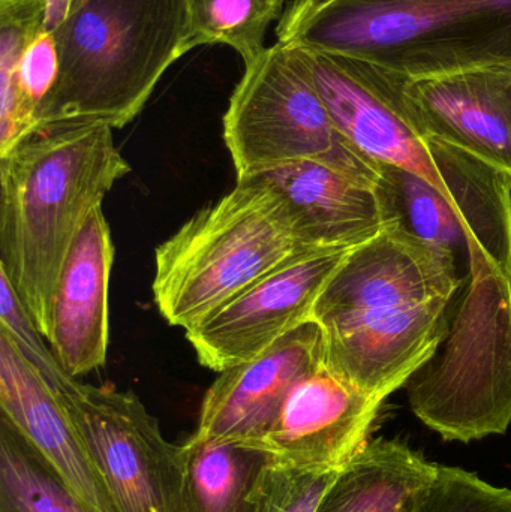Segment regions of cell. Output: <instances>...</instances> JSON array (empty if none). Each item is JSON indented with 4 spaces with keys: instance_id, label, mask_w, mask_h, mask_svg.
I'll list each match as a JSON object with an SVG mask.
<instances>
[{
    "instance_id": "obj_1",
    "label": "cell",
    "mask_w": 511,
    "mask_h": 512,
    "mask_svg": "<svg viewBox=\"0 0 511 512\" xmlns=\"http://www.w3.org/2000/svg\"><path fill=\"white\" fill-rule=\"evenodd\" d=\"M129 171L107 125L41 132L0 158V271L47 340L69 252Z\"/></svg>"
},
{
    "instance_id": "obj_2",
    "label": "cell",
    "mask_w": 511,
    "mask_h": 512,
    "mask_svg": "<svg viewBox=\"0 0 511 512\" xmlns=\"http://www.w3.org/2000/svg\"><path fill=\"white\" fill-rule=\"evenodd\" d=\"M186 0H75L54 30L59 77L36 134L71 126L125 128L182 59Z\"/></svg>"
},
{
    "instance_id": "obj_3",
    "label": "cell",
    "mask_w": 511,
    "mask_h": 512,
    "mask_svg": "<svg viewBox=\"0 0 511 512\" xmlns=\"http://www.w3.org/2000/svg\"><path fill=\"white\" fill-rule=\"evenodd\" d=\"M276 32L407 78L511 65V0H336Z\"/></svg>"
},
{
    "instance_id": "obj_4",
    "label": "cell",
    "mask_w": 511,
    "mask_h": 512,
    "mask_svg": "<svg viewBox=\"0 0 511 512\" xmlns=\"http://www.w3.org/2000/svg\"><path fill=\"white\" fill-rule=\"evenodd\" d=\"M312 248L284 195L260 176L195 213L155 252L152 289L162 318L183 330L255 280Z\"/></svg>"
},
{
    "instance_id": "obj_5",
    "label": "cell",
    "mask_w": 511,
    "mask_h": 512,
    "mask_svg": "<svg viewBox=\"0 0 511 512\" xmlns=\"http://www.w3.org/2000/svg\"><path fill=\"white\" fill-rule=\"evenodd\" d=\"M447 191L425 177L378 164L384 227L392 225L470 274L511 279V177L464 150L431 140Z\"/></svg>"
},
{
    "instance_id": "obj_6",
    "label": "cell",
    "mask_w": 511,
    "mask_h": 512,
    "mask_svg": "<svg viewBox=\"0 0 511 512\" xmlns=\"http://www.w3.org/2000/svg\"><path fill=\"white\" fill-rule=\"evenodd\" d=\"M224 140L237 180L314 161L377 185V162L338 131L320 93L279 42L245 66L224 116Z\"/></svg>"
},
{
    "instance_id": "obj_7",
    "label": "cell",
    "mask_w": 511,
    "mask_h": 512,
    "mask_svg": "<svg viewBox=\"0 0 511 512\" xmlns=\"http://www.w3.org/2000/svg\"><path fill=\"white\" fill-rule=\"evenodd\" d=\"M56 393L117 512H189L182 445L164 438L134 393L75 378Z\"/></svg>"
},
{
    "instance_id": "obj_8",
    "label": "cell",
    "mask_w": 511,
    "mask_h": 512,
    "mask_svg": "<svg viewBox=\"0 0 511 512\" xmlns=\"http://www.w3.org/2000/svg\"><path fill=\"white\" fill-rule=\"evenodd\" d=\"M452 304L392 291L318 313L314 321L323 328L326 364L384 402L437 355L449 334Z\"/></svg>"
},
{
    "instance_id": "obj_9",
    "label": "cell",
    "mask_w": 511,
    "mask_h": 512,
    "mask_svg": "<svg viewBox=\"0 0 511 512\" xmlns=\"http://www.w3.org/2000/svg\"><path fill=\"white\" fill-rule=\"evenodd\" d=\"M285 47L320 93L338 131L357 150L377 164L419 174L446 191L431 140L405 102L401 75L353 57Z\"/></svg>"
},
{
    "instance_id": "obj_10",
    "label": "cell",
    "mask_w": 511,
    "mask_h": 512,
    "mask_svg": "<svg viewBox=\"0 0 511 512\" xmlns=\"http://www.w3.org/2000/svg\"><path fill=\"white\" fill-rule=\"evenodd\" d=\"M351 249L297 254L185 331L198 361L213 372L248 363L314 319L318 298Z\"/></svg>"
},
{
    "instance_id": "obj_11",
    "label": "cell",
    "mask_w": 511,
    "mask_h": 512,
    "mask_svg": "<svg viewBox=\"0 0 511 512\" xmlns=\"http://www.w3.org/2000/svg\"><path fill=\"white\" fill-rule=\"evenodd\" d=\"M381 405L324 361L297 382L269 432L245 447L266 453L276 468L339 471L368 444Z\"/></svg>"
},
{
    "instance_id": "obj_12",
    "label": "cell",
    "mask_w": 511,
    "mask_h": 512,
    "mask_svg": "<svg viewBox=\"0 0 511 512\" xmlns=\"http://www.w3.org/2000/svg\"><path fill=\"white\" fill-rule=\"evenodd\" d=\"M326 361L317 321L306 322L248 363L219 373L201 403L197 435L251 445L278 418L297 382Z\"/></svg>"
},
{
    "instance_id": "obj_13",
    "label": "cell",
    "mask_w": 511,
    "mask_h": 512,
    "mask_svg": "<svg viewBox=\"0 0 511 512\" xmlns=\"http://www.w3.org/2000/svg\"><path fill=\"white\" fill-rule=\"evenodd\" d=\"M402 93L426 138L464 150L511 177V65L402 77Z\"/></svg>"
},
{
    "instance_id": "obj_14",
    "label": "cell",
    "mask_w": 511,
    "mask_h": 512,
    "mask_svg": "<svg viewBox=\"0 0 511 512\" xmlns=\"http://www.w3.org/2000/svg\"><path fill=\"white\" fill-rule=\"evenodd\" d=\"M0 406L8 421L93 512H117L59 394L0 328Z\"/></svg>"
},
{
    "instance_id": "obj_15",
    "label": "cell",
    "mask_w": 511,
    "mask_h": 512,
    "mask_svg": "<svg viewBox=\"0 0 511 512\" xmlns=\"http://www.w3.org/2000/svg\"><path fill=\"white\" fill-rule=\"evenodd\" d=\"M114 245L102 207L87 219L57 285L50 343L72 378L98 370L110 343V291Z\"/></svg>"
},
{
    "instance_id": "obj_16",
    "label": "cell",
    "mask_w": 511,
    "mask_h": 512,
    "mask_svg": "<svg viewBox=\"0 0 511 512\" xmlns=\"http://www.w3.org/2000/svg\"><path fill=\"white\" fill-rule=\"evenodd\" d=\"M257 176L284 195L312 248L354 249L383 231L377 189L350 174L302 161Z\"/></svg>"
},
{
    "instance_id": "obj_17",
    "label": "cell",
    "mask_w": 511,
    "mask_h": 512,
    "mask_svg": "<svg viewBox=\"0 0 511 512\" xmlns=\"http://www.w3.org/2000/svg\"><path fill=\"white\" fill-rule=\"evenodd\" d=\"M437 471L402 442L369 441L339 471L317 512H411Z\"/></svg>"
},
{
    "instance_id": "obj_18",
    "label": "cell",
    "mask_w": 511,
    "mask_h": 512,
    "mask_svg": "<svg viewBox=\"0 0 511 512\" xmlns=\"http://www.w3.org/2000/svg\"><path fill=\"white\" fill-rule=\"evenodd\" d=\"M182 460L189 512H257L266 453L194 433L182 444Z\"/></svg>"
},
{
    "instance_id": "obj_19",
    "label": "cell",
    "mask_w": 511,
    "mask_h": 512,
    "mask_svg": "<svg viewBox=\"0 0 511 512\" xmlns=\"http://www.w3.org/2000/svg\"><path fill=\"white\" fill-rule=\"evenodd\" d=\"M287 0H186L182 54L201 45L224 44L236 50L245 66L254 63L264 47L267 30L282 18Z\"/></svg>"
},
{
    "instance_id": "obj_20",
    "label": "cell",
    "mask_w": 511,
    "mask_h": 512,
    "mask_svg": "<svg viewBox=\"0 0 511 512\" xmlns=\"http://www.w3.org/2000/svg\"><path fill=\"white\" fill-rule=\"evenodd\" d=\"M0 512H93L3 418L0 423Z\"/></svg>"
},
{
    "instance_id": "obj_21",
    "label": "cell",
    "mask_w": 511,
    "mask_h": 512,
    "mask_svg": "<svg viewBox=\"0 0 511 512\" xmlns=\"http://www.w3.org/2000/svg\"><path fill=\"white\" fill-rule=\"evenodd\" d=\"M47 0H0V158L29 138L18 95V71L44 29Z\"/></svg>"
},
{
    "instance_id": "obj_22",
    "label": "cell",
    "mask_w": 511,
    "mask_h": 512,
    "mask_svg": "<svg viewBox=\"0 0 511 512\" xmlns=\"http://www.w3.org/2000/svg\"><path fill=\"white\" fill-rule=\"evenodd\" d=\"M411 512H511V490L492 486L473 472L438 465Z\"/></svg>"
},
{
    "instance_id": "obj_23",
    "label": "cell",
    "mask_w": 511,
    "mask_h": 512,
    "mask_svg": "<svg viewBox=\"0 0 511 512\" xmlns=\"http://www.w3.org/2000/svg\"><path fill=\"white\" fill-rule=\"evenodd\" d=\"M0 328L12 337L24 358L54 391L72 378L60 366L53 349L48 348L47 339L3 271H0Z\"/></svg>"
},
{
    "instance_id": "obj_24",
    "label": "cell",
    "mask_w": 511,
    "mask_h": 512,
    "mask_svg": "<svg viewBox=\"0 0 511 512\" xmlns=\"http://www.w3.org/2000/svg\"><path fill=\"white\" fill-rule=\"evenodd\" d=\"M339 471H296L270 462L258 490L257 512H317Z\"/></svg>"
},
{
    "instance_id": "obj_25",
    "label": "cell",
    "mask_w": 511,
    "mask_h": 512,
    "mask_svg": "<svg viewBox=\"0 0 511 512\" xmlns=\"http://www.w3.org/2000/svg\"><path fill=\"white\" fill-rule=\"evenodd\" d=\"M59 68V50L54 33L42 29L27 47L18 71L21 114L29 138L36 134L39 111L56 84Z\"/></svg>"
},
{
    "instance_id": "obj_26",
    "label": "cell",
    "mask_w": 511,
    "mask_h": 512,
    "mask_svg": "<svg viewBox=\"0 0 511 512\" xmlns=\"http://www.w3.org/2000/svg\"><path fill=\"white\" fill-rule=\"evenodd\" d=\"M333 2H336V0H293V3L285 9L279 23H293V21L300 20V18L306 17V15L312 14V12L318 11V9L324 8V6Z\"/></svg>"
},
{
    "instance_id": "obj_27",
    "label": "cell",
    "mask_w": 511,
    "mask_h": 512,
    "mask_svg": "<svg viewBox=\"0 0 511 512\" xmlns=\"http://www.w3.org/2000/svg\"><path fill=\"white\" fill-rule=\"evenodd\" d=\"M75 0H47V14H45L44 29L54 32L68 17L69 9Z\"/></svg>"
}]
</instances>
